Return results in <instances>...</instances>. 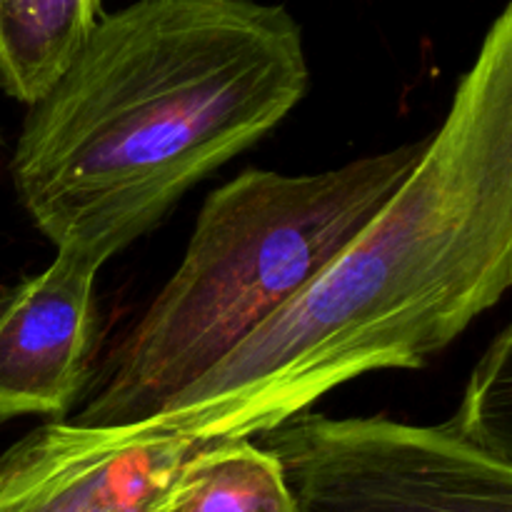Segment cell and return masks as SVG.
Masks as SVG:
<instances>
[{"label": "cell", "mask_w": 512, "mask_h": 512, "mask_svg": "<svg viewBox=\"0 0 512 512\" xmlns=\"http://www.w3.org/2000/svg\"><path fill=\"white\" fill-rule=\"evenodd\" d=\"M310 88L303 28L260 0H135L30 105L10 178L55 250L103 268Z\"/></svg>", "instance_id": "7a4b0ae2"}, {"label": "cell", "mask_w": 512, "mask_h": 512, "mask_svg": "<svg viewBox=\"0 0 512 512\" xmlns=\"http://www.w3.org/2000/svg\"><path fill=\"white\" fill-rule=\"evenodd\" d=\"M100 265L73 250L0 298V425L23 415L63 418L93 375Z\"/></svg>", "instance_id": "8992f818"}, {"label": "cell", "mask_w": 512, "mask_h": 512, "mask_svg": "<svg viewBox=\"0 0 512 512\" xmlns=\"http://www.w3.org/2000/svg\"><path fill=\"white\" fill-rule=\"evenodd\" d=\"M512 328L505 325L468 380L453 420L478 443L512 455Z\"/></svg>", "instance_id": "9c48e42d"}, {"label": "cell", "mask_w": 512, "mask_h": 512, "mask_svg": "<svg viewBox=\"0 0 512 512\" xmlns=\"http://www.w3.org/2000/svg\"><path fill=\"white\" fill-rule=\"evenodd\" d=\"M258 438L278 463L290 512H512V455L453 418L408 425L298 413Z\"/></svg>", "instance_id": "277c9868"}, {"label": "cell", "mask_w": 512, "mask_h": 512, "mask_svg": "<svg viewBox=\"0 0 512 512\" xmlns=\"http://www.w3.org/2000/svg\"><path fill=\"white\" fill-rule=\"evenodd\" d=\"M198 448L145 423H45L0 455V512H160Z\"/></svg>", "instance_id": "5b68a950"}, {"label": "cell", "mask_w": 512, "mask_h": 512, "mask_svg": "<svg viewBox=\"0 0 512 512\" xmlns=\"http://www.w3.org/2000/svg\"><path fill=\"white\" fill-rule=\"evenodd\" d=\"M160 512H290L278 463L255 440L200 445Z\"/></svg>", "instance_id": "ba28073f"}, {"label": "cell", "mask_w": 512, "mask_h": 512, "mask_svg": "<svg viewBox=\"0 0 512 512\" xmlns=\"http://www.w3.org/2000/svg\"><path fill=\"white\" fill-rule=\"evenodd\" d=\"M430 135L323 173L248 168L208 195L183 260L68 423H148L300 293L418 168Z\"/></svg>", "instance_id": "3957f363"}, {"label": "cell", "mask_w": 512, "mask_h": 512, "mask_svg": "<svg viewBox=\"0 0 512 512\" xmlns=\"http://www.w3.org/2000/svg\"><path fill=\"white\" fill-rule=\"evenodd\" d=\"M103 15V0H0V90L38 103Z\"/></svg>", "instance_id": "52a82bcc"}, {"label": "cell", "mask_w": 512, "mask_h": 512, "mask_svg": "<svg viewBox=\"0 0 512 512\" xmlns=\"http://www.w3.org/2000/svg\"><path fill=\"white\" fill-rule=\"evenodd\" d=\"M510 285L512 3L385 208L145 425L198 445L253 440L360 375L423 368Z\"/></svg>", "instance_id": "6da1fadb"}]
</instances>
